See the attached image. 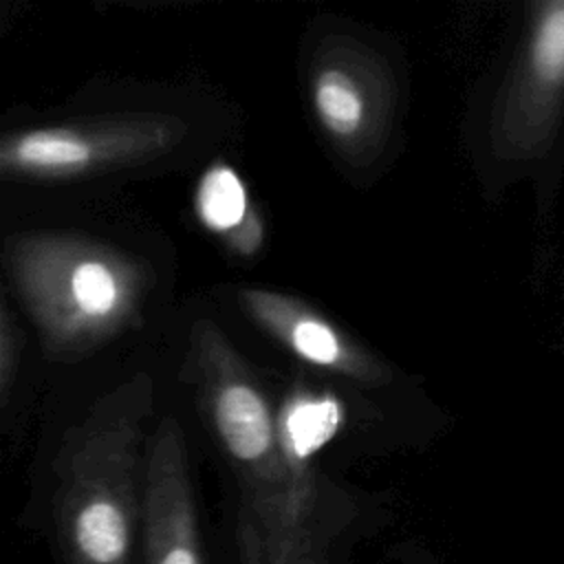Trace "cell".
I'll return each instance as SVG.
<instances>
[{"label": "cell", "mask_w": 564, "mask_h": 564, "mask_svg": "<svg viewBox=\"0 0 564 564\" xmlns=\"http://www.w3.org/2000/svg\"><path fill=\"white\" fill-rule=\"evenodd\" d=\"M185 370L238 485V564H322L341 502L297 476L278 410L216 322H194Z\"/></svg>", "instance_id": "cell-1"}, {"label": "cell", "mask_w": 564, "mask_h": 564, "mask_svg": "<svg viewBox=\"0 0 564 564\" xmlns=\"http://www.w3.org/2000/svg\"><path fill=\"white\" fill-rule=\"evenodd\" d=\"M152 412L154 381L134 372L64 434L53 463V509L66 564H132Z\"/></svg>", "instance_id": "cell-2"}, {"label": "cell", "mask_w": 564, "mask_h": 564, "mask_svg": "<svg viewBox=\"0 0 564 564\" xmlns=\"http://www.w3.org/2000/svg\"><path fill=\"white\" fill-rule=\"evenodd\" d=\"M4 264L51 357L73 359L139 319L148 267L112 245L75 234L7 240Z\"/></svg>", "instance_id": "cell-3"}, {"label": "cell", "mask_w": 564, "mask_h": 564, "mask_svg": "<svg viewBox=\"0 0 564 564\" xmlns=\"http://www.w3.org/2000/svg\"><path fill=\"white\" fill-rule=\"evenodd\" d=\"M187 123L165 112H117L11 132L0 143L7 178L57 181L143 163L170 152Z\"/></svg>", "instance_id": "cell-4"}, {"label": "cell", "mask_w": 564, "mask_h": 564, "mask_svg": "<svg viewBox=\"0 0 564 564\" xmlns=\"http://www.w3.org/2000/svg\"><path fill=\"white\" fill-rule=\"evenodd\" d=\"M311 101L335 150L352 161H372L386 145L394 86L388 68L357 42L324 48L311 70Z\"/></svg>", "instance_id": "cell-5"}, {"label": "cell", "mask_w": 564, "mask_h": 564, "mask_svg": "<svg viewBox=\"0 0 564 564\" xmlns=\"http://www.w3.org/2000/svg\"><path fill=\"white\" fill-rule=\"evenodd\" d=\"M141 546L145 564H203L185 436L172 416L150 432Z\"/></svg>", "instance_id": "cell-6"}, {"label": "cell", "mask_w": 564, "mask_h": 564, "mask_svg": "<svg viewBox=\"0 0 564 564\" xmlns=\"http://www.w3.org/2000/svg\"><path fill=\"white\" fill-rule=\"evenodd\" d=\"M245 313L300 359L361 383H386L388 368L302 300L269 289L240 291Z\"/></svg>", "instance_id": "cell-7"}, {"label": "cell", "mask_w": 564, "mask_h": 564, "mask_svg": "<svg viewBox=\"0 0 564 564\" xmlns=\"http://www.w3.org/2000/svg\"><path fill=\"white\" fill-rule=\"evenodd\" d=\"M278 425L286 456L304 485L319 496L339 498L337 489L313 463L341 425L339 401L328 394L293 392L278 410Z\"/></svg>", "instance_id": "cell-8"}, {"label": "cell", "mask_w": 564, "mask_h": 564, "mask_svg": "<svg viewBox=\"0 0 564 564\" xmlns=\"http://www.w3.org/2000/svg\"><path fill=\"white\" fill-rule=\"evenodd\" d=\"M196 209L200 220L218 234H236L251 216L240 176L223 163L203 174L196 189Z\"/></svg>", "instance_id": "cell-9"}, {"label": "cell", "mask_w": 564, "mask_h": 564, "mask_svg": "<svg viewBox=\"0 0 564 564\" xmlns=\"http://www.w3.org/2000/svg\"><path fill=\"white\" fill-rule=\"evenodd\" d=\"M531 66L542 82L564 77V2L553 4L540 18L531 44Z\"/></svg>", "instance_id": "cell-10"}, {"label": "cell", "mask_w": 564, "mask_h": 564, "mask_svg": "<svg viewBox=\"0 0 564 564\" xmlns=\"http://www.w3.org/2000/svg\"><path fill=\"white\" fill-rule=\"evenodd\" d=\"M22 352V335L7 304L0 311V401L9 403V394L15 381V370Z\"/></svg>", "instance_id": "cell-11"}]
</instances>
